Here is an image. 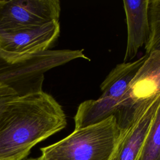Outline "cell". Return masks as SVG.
<instances>
[{"mask_svg":"<svg viewBox=\"0 0 160 160\" xmlns=\"http://www.w3.org/2000/svg\"><path fill=\"white\" fill-rule=\"evenodd\" d=\"M66 124L61 106L42 89L17 96L0 114V160H24Z\"/></svg>","mask_w":160,"mask_h":160,"instance_id":"obj_1","label":"cell"},{"mask_svg":"<svg viewBox=\"0 0 160 160\" xmlns=\"http://www.w3.org/2000/svg\"><path fill=\"white\" fill-rule=\"evenodd\" d=\"M123 132L116 116L77 129L64 139L41 149L40 160H110Z\"/></svg>","mask_w":160,"mask_h":160,"instance_id":"obj_2","label":"cell"},{"mask_svg":"<svg viewBox=\"0 0 160 160\" xmlns=\"http://www.w3.org/2000/svg\"><path fill=\"white\" fill-rule=\"evenodd\" d=\"M60 33L59 22L0 32V55L11 64L29 61L48 50Z\"/></svg>","mask_w":160,"mask_h":160,"instance_id":"obj_3","label":"cell"},{"mask_svg":"<svg viewBox=\"0 0 160 160\" xmlns=\"http://www.w3.org/2000/svg\"><path fill=\"white\" fill-rule=\"evenodd\" d=\"M77 58L88 59L83 50H48L31 59L18 64H11L0 55V82L9 86L18 93V82L30 83L36 89H41L43 74L54 68Z\"/></svg>","mask_w":160,"mask_h":160,"instance_id":"obj_4","label":"cell"},{"mask_svg":"<svg viewBox=\"0 0 160 160\" xmlns=\"http://www.w3.org/2000/svg\"><path fill=\"white\" fill-rule=\"evenodd\" d=\"M160 96V51L148 54L144 62L130 83L117 119L121 129L126 130L134 117Z\"/></svg>","mask_w":160,"mask_h":160,"instance_id":"obj_5","label":"cell"},{"mask_svg":"<svg viewBox=\"0 0 160 160\" xmlns=\"http://www.w3.org/2000/svg\"><path fill=\"white\" fill-rule=\"evenodd\" d=\"M60 12L58 0H0V32L59 21Z\"/></svg>","mask_w":160,"mask_h":160,"instance_id":"obj_6","label":"cell"},{"mask_svg":"<svg viewBox=\"0 0 160 160\" xmlns=\"http://www.w3.org/2000/svg\"><path fill=\"white\" fill-rule=\"evenodd\" d=\"M159 103L160 96L134 117L121 137L110 160H138Z\"/></svg>","mask_w":160,"mask_h":160,"instance_id":"obj_7","label":"cell"},{"mask_svg":"<svg viewBox=\"0 0 160 160\" xmlns=\"http://www.w3.org/2000/svg\"><path fill=\"white\" fill-rule=\"evenodd\" d=\"M149 2V0L123 1L128 29L123 62L134 58L139 49L148 42L150 33Z\"/></svg>","mask_w":160,"mask_h":160,"instance_id":"obj_8","label":"cell"},{"mask_svg":"<svg viewBox=\"0 0 160 160\" xmlns=\"http://www.w3.org/2000/svg\"><path fill=\"white\" fill-rule=\"evenodd\" d=\"M122 108V100L99 98L81 102L74 116L75 129L100 123L111 116L117 118Z\"/></svg>","mask_w":160,"mask_h":160,"instance_id":"obj_9","label":"cell"},{"mask_svg":"<svg viewBox=\"0 0 160 160\" xmlns=\"http://www.w3.org/2000/svg\"><path fill=\"white\" fill-rule=\"evenodd\" d=\"M148 55H145L133 62L117 64L108 74L101 83L102 92L99 98H112L124 101L130 83L144 62Z\"/></svg>","mask_w":160,"mask_h":160,"instance_id":"obj_10","label":"cell"},{"mask_svg":"<svg viewBox=\"0 0 160 160\" xmlns=\"http://www.w3.org/2000/svg\"><path fill=\"white\" fill-rule=\"evenodd\" d=\"M138 160H160V103L151 121Z\"/></svg>","mask_w":160,"mask_h":160,"instance_id":"obj_11","label":"cell"},{"mask_svg":"<svg viewBox=\"0 0 160 160\" xmlns=\"http://www.w3.org/2000/svg\"><path fill=\"white\" fill-rule=\"evenodd\" d=\"M148 12L150 33L145 45L146 55L160 51V0H149Z\"/></svg>","mask_w":160,"mask_h":160,"instance_id":"obj_12","label":"cell"},{"mask_svg":"<svg viewBox=\"0 0 160 160\" xmlns=\"http://www.w3.org/2000/svg\"><path fill=\"white\" fill-rule=\"evenodd\" d=\"M18 95L19 94L14 89L0 82V114L8 102Z\"/></svg>","mask_w":160,"mask_h":160,"instance_id":"obj_13","label":"cell"},{"mask_svg":"<svg viewBox=\"0 0 160 160\" xmlns=\"http://www.w3.org/2000/svg\"><path fill=\"white\" fill-rule=\"evenodd\" d=\"M24 160H40L39 157L37 158H31V159H24Z\"/></svg>","mask_w":160,"mask_h":160,"instance_id":"obj_14","label":"cell"}]
</instances>
